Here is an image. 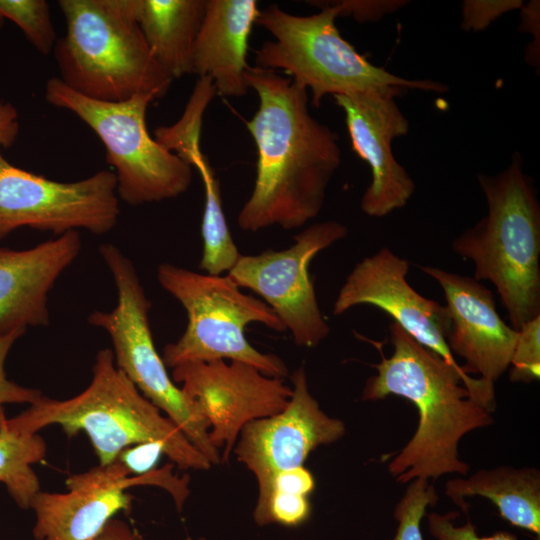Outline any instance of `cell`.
I'll use <instances>...</instances> for the list:
<instances>
[{
  "label": "cell",
  "instance_id": "1",
  "mask_svg": "<svg viewBox=\"0 0 540 540\" xmlns=\"http://www.w3.org/2000/svg\"><path fill=\"white\" fill-rule=\"evenodd\" d=\"M245 79L259 98L257 111L245 123L257 163L254 186L237 224L245 232L300 228L323 208L341 163L339 137L311 115L307 90L289 77L249 66Z\"/></svg>",
  "mask_w": 540,
  "mask_h": 540
},
{
  "label": "cell",
  "instance_id": "2",
  "mask_svg": "<svg viewBox=\"0 0 540 540\" xmlns=\"http://www.w3.org/2000/svg\"><path fill=\"white\" fill-rule=\"evenodd\" d=\"M389 337L393 352L389 357L381 354L373 365L376 373L366 380L361 400L399 396L418 414L413 436L388 464L389 474L401 484L447 474L466 476L470 465L460 458L459 443L493 424L494 384L453 367L394 322Z\"/></svg>",
  "mask_w": 540,
  "mask_h": 540
},
{
  "label": "cell",
  "instance_id": "3",
  "mask_svg": "<svg viewBox=\"0 0 540 540\" xmlns=\"http://www.w3.org/2000/svg\"><path fill=\"white\" fill-rule=\"evenodd\" d=\"M26 434L58 425L68 437L84 432L99 465L114 462L125 448L159 442L165 455L181 470H208L212 464L180 430L118 369L112 349L98 351L89 385L68 399L41 395L27 409L7 418Z\"/></svg>",
  "mask_w": 540,
  "mask_h": 540
},
{
  "label": "cell",
  "instance_id": "4",
  "mask_svg": "<svg viewBox=\"0 0 540 540\" xmlns=\"http://www.w3.org/2000/svg\"><path fill=\"white\" fill-rule=\"evenodd\" d=\"M488 211L457 236L455 254L474 264V279L491 282L511 327L540 315V205L521 155L496 175L478 174Z\"/></svg>",
  "mask_w": 540,
  "mask_h": 540
},
{
  "label": "cell",
  "instance_id": "5",
  "mask_svg": "<svg viewBox=\"0 0 540 540\" xmlns=\"http://www.w3.org/2000/svg\"><path fill=\"white\" fill-rule=\"evenodd\" d=\"M58 6L66 33L53 52L68 88L101 102L167 94L173 79L149 49L133 0H60Z\"/></svg>",
  "mask_w": 540,
  "mask_h": 540
},
{
  "label": "cell",
  "instance_id": "6",
  "mask_svg": "<svg viewBox=\"0 0 540 540\" xmlns=\"http://www.w3.org/2000/svg\"><path fill=\"white\" fill-rule=\"evenodd\" d=\"M320 11L294 15L270 5L259 12L256 24L272 40L255 51V66L281 70L297 86L311 93L314 108L327 95H347L384 87L444 93L448 86L429 79H407L371 63L345 40L336 26L339 12L334 3L309 1Z\"/></svg>",
  "mask_w": 540,
  "mask_h": 540
},
{
  "label": "cell",
  "instance_id": "7",
  "mask_svg": "<svg viewBox=\"0 0 540 540\" xmlns=\"http://www.w3.org/2000/svg\"><path fill=\"white\" fill-rule=\"evenodd\" d=\"M157 279L183 306L188 319L181 337L164 347L161 357L167 368L229 360L250 364L271 377L288 375L282 359L258 351L245 335L250 323H261L277 332L285 331L284 325L265 302L243 293L227 274H203L162 263Z\"/></svg>",
  "mask_w": 540,
  "mask_h": 540
},
{
  "label": "cell",
  "instance_id": "8",
  "mask_svg": "<svg viewBox=\"0 0 540 540\" xmlns=\"http://www.w3.org/2000/svg\"><path fill=\"white\" fill-rule=\"evenodd\" d=\"M45 100L69 110L86 123L106 149L115 169L117 195L132 206L173 199L185 193L193 168L154 138L146 126L152 94H138L123 102H101L68 88L59 77L45 86Z\"/></svg>",
  "mask_w": 540,
  "mask_h": 540
},
{
  "label": "cell",
  "instance_id": "9",
  "mask_svg": "<svg viewBox=\"0 0 540 540\" xmlns=\"http://www.w3.org/2000/svg\"><path fill=\"white\" fill-rule=\"evenodd\" d=\"M99 254L113 277L117 304L111 311H93L88 322L107 332L114 361L141 394L171 419L212 465L221 454L210 441L209 425L172 380L154 345L149 312L151 302L132 261L113 244L100 245Z\"/></svg>",
  "mask_w": 540,
  "mask_h": 540
},
{
  "label": "cell",
  "instance_id": "10",
  "mask_svg": "<svg viewBox=\"0 0 540 540\" xmlns=\"http://www.w3.org/2000/svg\"><path fill=\"white\" fill-rule=\"evenodd\" d=\"M116 189L108 170L59 182L14 166L0 152V240L22 227L55 236L78 229L108 233L120 215Z\"/></svg>",
  "mask_w": 540,
  "mask_h": 540
},
{
  "label": "cell",
  "instance_id": "11",
  "mask_svg": "<svg viewBox=\"0 0 540 540\" xmlns=\"http://www.w3.org/2000/svg\"><path fill=\"white\" fill-rule=\"evenodd\" d=\"M347 234V227L335 220L312 224L295 234L287 249L241 255L227 275L263 299L297 346L315 347L329 335L330 327L320 310L309 266L318 253Z\"/></svg>",
  "mask_w": 540,
  "mask_h": 540
},
{
  "label": "cell",
  "instance_id": "12",
  "mask_svg": "<svg viewBox=\"0 0 540 540\" xmlns=\"http://www.w3.org/2000/svg\"><path fill=\"white\" fill-rule=\"evenodd\" d=\"M171 378L208 423L221 463L229 460L247 423L281 412L292 394L282 378L241 361L184 363L172 369Z\"/></svg>",
  "mask_w": 540,
  "mask_h": 540
},
{
  "label": "cell",
  "instance_id": "13",
  "mask_svg": "<svg viewBox=\"0 0 540 540\" xmlns=\"http://www.w3.org/2000/svg\"><path fill=\"white\" fill-rule=\"evenodd\" d=\"M291 381L292 394L286 407L247 423L233 449L258 484L253 518L265 509L279 472L303 466L313 450L337 442L346 433L345 423L326 414L309 391L304 366L294 371Z\"/></svg>",
  "mask_w": 540,
  "mask_h": 540
},
{
  "label": "cell",
  "instance_id": "14",
  "mask_svg": "<svg viewBox=\"0 0 540 540\" xmlns=\"http://www.w3.org/2000/svg\"><path fill=\"white\" fill-rule=\"evenodd\" d=\"M406 91L384 87L333 96L345 114L352 149L371 170V183L360 202L370 217H384L404 207L415 190L413 179L392 151L394 139L409 131V121L395 100Z\"/></svg>",
  "mask_w": 540,
  "mask_h": 540
},
{
  "label": "cell",
  "instance_id": "15",
  "mask_svg": "<svg viewBox=\"0 0 540 540\" xmlns=\"http://www.w3.org/2000/svg\"><path fill=\"white\" fill-rule=\"evenodd\" d=\"M408 272V260L382 247L351 270L334 301L333 315L358 305L375 306L416 342L463 369L446 341L450 326L446 306L415 291L406 280Z\"/></svg>",
  "mask_w": 540,
  "mask_h": 540
},
{
  "label": "cell",
  "instance_id": "16",
  "mask_svg": "<svg viewBox=\"0 0 540 540\" xmlns=\"http://www.w3.org/2000/svg\"><path fill=\"white\" fill-rule=\"evenodd\" d=\"M444 292L450 326L447 344L464 359L466 374L495 384L509 368L518 331L496 310L493 293L473 277L434 266H420Z\"/></svg>",
  "mask_w": 540,
  "mask_h": 540
},
{
  "label": "cell",
  "instance_id": "17",
  "mask_svg": "<svg viewBox=\"0 0 540 540\" xmlns=\"http://www.w3.org/2000/svg\"><path fill=\"white\" fill-rule=\"evenodd\" d=\"M134 477L116 459L69 476L67 492L40 490L31 500L35 540H93L120 512H129Z\"/></svg>",
  "mask_w": 540,
  "mask_h": 540
},
{
  "label": "cell",
  "instance_id": "18",
  "mask_svg": "<svg viewBox=\"0 0 540 540\" xmlns=\"http://www.w3.org/2000/svg\"><path fill=\"white\" fill-rule=\"evenodd\" d=\"M80 249L78 231L26 250L0 247V337L49 324L48 294Z\"/></svg>",
  "mask_w": 540,
  "mask_h": 540
},
{
  "label": "cell",
  "instance_id": "19",
  "mask_svg": "<svg viewBox=\"0 0 540 540\" xmlns=\"http://www.w3.org/2000/svg\"><path fill=\"white\" fill-rule=\"evenodd\" d=\"M259 12L256 0H206L194 45L193 73L210 77L217 95L248 93V44Z\"/></svg>",
  "mask_w": 540,
  "mask_h": 540
},
{
  "label": "cell",
  "instance_id": "20",
  "mask_svg": "<svg viewBox=\"0 0 540 540\" xmlns=\"http://www.w3.org/2000/svg\"><path fill=\"white\" fill-rule=\"evenodd\" d=\"M467 476V475H466ZM445 483V495L469 517L466 497H483L503 520L540 538V471L535 467L500 465Z\"/></svg>",
  "mask_w": 540,
  "mask_h": 540
},
{
  "label": "cell",
  "instance_id": "21",
  "mask_svg": "<svg viewBox=\"0 0 540 540\" xmlns=\"http://www.w3.org/2000/svg\"><path fill=\"white\" fill-rule=\"evenodd\" d=\"M205 6L206 0H133L145 41L173 80L193 73L194 45Z\"/></svg>",
  "mask_w": 540,
  "mask_h": 540
},
{
  "label": "cell",
  "instance_id": "22",
  "mask_svg": "<svg viewBox=\"0 0 540 540\" xmlns=\"http://www.w3.org/2000/svg\"><path fill=\"white\" fill-rule=\"evenodd\" d=\"M201 128L193 127L176 133L168 148L192 168L195 167L204 187V209L201 223L203 252L199 268L206 274L228 273L242 255L230 232L225 217L220 182L200 146Z\"/></svg>",
  "mask_w": 540,
  "mask_h": 540
},
{
  "label": "cell",
  "instance_id": "23",
  "mask_svg": "<svg viewBox=\"0 0 540 540\" xmlns=\"http://www.w3.org/2000/svg\"><path fill=\"white\" fill-rule=\"evenodd\" d=\"M46 454L47 445L39 433L14 430L7 422L5 410L0 411V483L23 510L30 508L31 500L41 490L32 465L41 462Z\"/></svg>",
  "mask_w": 540,
  "mask_h": 540
},
{
  "label": "cell",
  "instance_id": "24",
  "mask_svg": "<svg viewBox=\"0 0 540 540\" xmlns=\"http://www.w3.org/2000/svg\"><path fill=\"white\" fill-rule=\"evenodd\" d=\"M14 22L42 54L53 51L57 36L45 0H0V28L4 20Z\"/></svg>",
  "mask_w": 540,
  "mask_h": 540
},
{
  "label": "cell",
  "instance_id": "25",
  "mask_svg": "<svg viewBox=\"0 0 540 540\" xmlns=\"http://www.w3.org/2000/svg\"><path fill=\"white\" fill-rule=\"evenodd\" d=\"M407 484L393 511L397 528L390 540H424L420 528L421 520L426 515V509L435 506L439 500L437 491L429 480L418 478Z\"/></svg>",
  "mask_w": 540,
  "mask_h": 540
},
{
  "label": "cell",
  "instance_id": "26",
  "mask_svg": "<svg viewBox=\"0 0 540 540\" xmlns=\"http://www.w3.org/2000/svg\"><path fill=\"white\" fill-rule=\"evenodd\" d=\"M509 379L514 383L529 384L540 377V315L517 330Z\"/></svg>",
  "mask_w": 540,
  "mask_h": 540
},
{
  "label": "cell",
  "instance_id": "27",
  "mask_svg": "<svg viewBox=\"0 0 540 540\" xmlns=\"http://www.w3.org/2000/svg\"><path fill=\"white\" fill-rule=\"evenodd\" d=\"M311 515V504L307 496L273 492L260 516L254 519L258 526L280 524L298 527Z\"/></svg>",
  "mask_w": 540,
  "mask_h": 540
},
{
  "label": "cell",
  "instance_id": "28",
  "mask_svg": "<svg viewBox=\"0 0 540 540\" xmlns=\"http://www.w3.org/2000/svg\"><path fill=\"white\" fill-rule=\"evenodd\" d=\"M458 511H449L443 514L431 512L426 515L428 531L436 540H520L515 534L508 531L496 532L489 536H480L476 526L469 517L462 525H455Z\"/></svg>",
  "mask_w": 540,
  "mask_h": 540
},
{
  "label": "cell",
  "instance_id": "29",
  "mask_svg": "<svg viewBox=\"0 0 540 540\" xmlns=\"http://www.w3.org/2000/svg\"><path fill=\"white\" fill-rule=\"evenodd\" d=\"M26 331L17 330L0 337V411L5 404H32L41 395V391L21 386L8 379L5 372L6 358L18 338Z\"/></svg>",
  "mask_w": 540,
  "mask_h": 540
},
{
  "label": "cell",
  "instance_id": "30",
  "mask_svg": "<svg viewBox=\"0 0 540 540\" xmlns=\"http://www.w3.org/2000/svg\"><path fill=\"white\" fill-rule=\"evenodd\" d=\"M522 6L523 2L520 0L464 1L461 27L464 30H483L502 14L519 9Z\"/></svg>",
  "mask_w": 540,
  "mask_h": 540
},
{
  "label": "cell",
  "instance_id": "31",
  "mask_svg": "<svg viewBox=\"0 0 540 540\" xmlns=\"http://www.w3.org/2000/svg\"><path fill=\"white\" fill-rule=\"evenodd\" d=\"M162 455H165V449L161 443L144 442L122 450L117 460L130 475L138 476L154 470Z\"/></svg>",
  "mask_w": 540,
  "mask_h": 540
},
{
  "label": "cell",
  "instance_id": "32",
  "mask_svg": "<svg viewBox=\"0 0 540 540\" xmlns=\"http://www.w3.org/2000/svg\"><path fill=\"white\" fill-rule=\"evenodd\" d=\"M337 7L339 17L351 15L359 22L377 21L386 13H393L404 5L403 1H362V0H343L332 1Z\"/></svg>",
  "mask_w": 540,
  "mask_h": 540
},
{
  "label": "cell",
  "instance_id": "33",
  "mask_svg": "<svg viewBox=\"0 0 540 540\" xmlns=\"http://www.w3.org/2000/svg\"><path fill=\"white\" fill-rule=\"evenodd\" d=\"M314 488L315 480L312 473L304 465L297 466L281 471L274 477L270 496L277 491L309 497Z\"/></svg>",
  "mask_w": 540,
  "mask_h": 540
},
{
  "label": "cell",
  "instance_id": "34",
  "mask_svg": "<svg viewBox=\"0 0 540 540\" xmlns=\"http://www.w3.org/2000/svg\"><path fill=\"white\" fill-rule=\"evenodd\" d=\"M20 130L19 114L9 102L0 99V148H9Z\"/></svg>",
  "mask_w": 540,
  "mask_h": 540
},
{
  "label": "cell",
  "instance_id": "35",
  "mask_svg": "<svg viewBox=\"0 0 540 540\" xmlns=\"http://www.w3.org/2000/svg\"><path fill=\"white\" fill-rule=\"evenodd\" d=\"M93 540H143V538L136 529L115 517Z\"/></svg>",
  "mask_w": 540,
  "mask_h": 540
},
{
  "label": "cell",
  "instance_id": "36",
  "mask_svg": "<svg viewBox=\"0 0 540 540\" xmlns=\"http://www.w3.org/2000/svg\"><path fill=\"white\" fill-rule=\"evenodd\" d=\"M185 540H207V539L205 537H197V538L187 537Z\"/></svg>",
  "mask_w": 540,
  "mask_h": 540
}]
</instances>
